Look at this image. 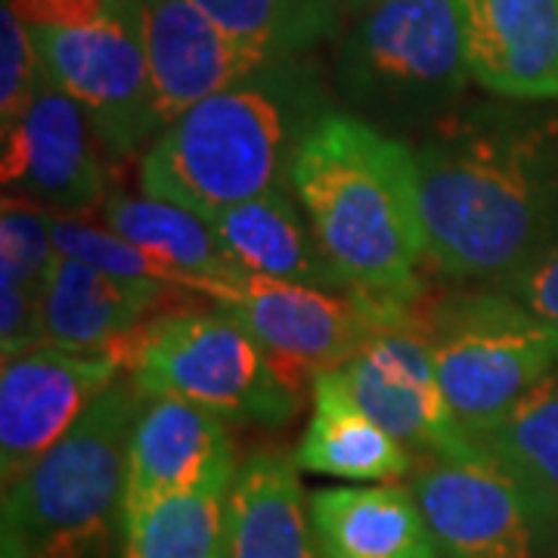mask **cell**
I'll list each match as a JSON object with an SVG mask.
<instances>
[{
    "instance_id": "cell-28",
    "label": "cell",
    "mask_w": 558,
    "mask_h": 558,
    "mask_svg": "<svg viewBox=\"0 0 558 558\" xmlns=\"http://www.w3.org/2000/svg\"><path fill=\"white\" fill-rule=\"evenodd\" d=\"M44 65L32 28L20 20V13L3 0L0 16V128L3 134L16 128L38 94Z\"/></svg>"
},
{
    "instance_id": "cell-5",
    "label": "cell",
    "mask_w": 558,
    "mask_h": 558,
    "mask_svg": "<svg viewBox=\"0 0 558 558\" xmlns=\"http://www.w3.org/2000/svg\"><path fill=\"white\" fill-rule=\"evenodd\" d=\"M140 407L137 381L121 376L16 484L3 487L0 521L32 553L69 539L116 537Z\"/></svg>"
},
{
    "instance_id": "cell-33",
    "label": "cell",
    "mask_w": 558,
    "mask_h": 558,
    "mask_svg": "<svg viewBox=\"0 0 558 558\" xmlns=\"http://www.w3.org/2000/svg\"><path fill=\"white\" fill-rule=\"evenodd\" d=\"M360 3H366V0H351V10H354V7H360Z\"/></svg>"
},
{
    "instance_id": "cell-8",
    "label": "cell",
    "mask_w": 558,
    "mask_h": 558,
    "mask_svg": "<svg viewBox=\"0 0 558 558\" xmlns=\"http://www.w3.org/2000/svg\"><path fill=\"white\" fill-rule=\"evenodd\" d=\"M211 304L258 341L295 391L344 369L385 319L413 301H385L299 282L242 277L215 292Z\"/></svg>"
},
{
    "instance_id": "cell-14",
    "label": "cell",
    "mask_w": 558,
    "mask_h": 558,
    "mask_svg": "<svg viewBox=\"0 0 558 558\" xmlns=\"http://www.w3.org/2000/svg\"><path fill=\"white\" fill-rule=\"evenodd\" d=\"M100 153L90 116L44 72L28 112L3 134V186L53 215L78 218L109 196Z\"/></svg>"
},
{
    "instance_id": "cell-1",
    "label": "cell",
    "mask_w": 558,
    "mask_h": 558,
    "mask_svg": "<svg viewBox=\"0 0 558 558\" xmlns=\"http://www.w3.org/2000/svg\"><path fill=\"white\" fill-rule=\"evenodd\" d=\"M413 156L428 260L499 286L558 218V109L521 100L453 109L418 131Z\"/></svg>"
},
{
    "instance_id": "cell-10",
    "label": "cell",
    "mask_w": 558,
    "mask_h": 558,
    "mask_svg": "<svg viewBox=\"0 0 558 558\" xmlns=\"http://www.w3.org/2000/svg\"><path fill=\"white\" fill-rule=\"evenodd\" d=\"M351 395L385 432L425 457H475L440 388L418 301L403 304L341 369Z\"/></svg>"
},
{
    "instance_id": "cell-31",
    "label": "cell",
    "mask_w": 558,
    "mask_h": 558,
    "mask_svg": "<svg viewBox=\"0 0 558 558\" xmlns=\"http://www.w3.org/2000/svg\"><path fill=\"white\" fill-rule=\"evenodd\" d=\"M25 25H87L134 10L140 0H7Z\"/></svg>"
},
{
    "instance_id": "cell-30",
    "label": "cell",
    "mask_w": 558,
    "mask_h": 558,
    "mask_svg": "<svg viewBox=\"0 0 558 558\" xmlns=\"http://www.w3.org/2000/svg\"><path fill=\"white\" fill-rule=\"evenodd\" d=\"M47 344L44 329V295L0 286V348L3 360L20 357Z\"/></svg>"
},
{
    "instance_id": "cell-24",
    "label": "cell",
    "mask_w": 558,
    "mask_h": 558,
    "mask_svg": "<svg viewBox=\"0 0 558 558\" xmlns=\"http://www.w3.org/2000/svg\"><path fill=\"white\" fill-rule=\"evenodd\" d=\"M242 44L270 60H301L323 40L336 38L351 0H193Z\"/></svg>"
},
{
    "instance_id": "cell-21",
    "label": "cell",
    "mask_w": 558,
    "mask_h": 558,
    "mask_svg": "<svg viewBox=\"0 0 558 558\" xmlns=\"http://www.w3.org/2000/svg\"><path fill=\"white\" fill-rule=\"evenodd\" d=\"M323 558H440L410 487L354 484L311 494Z\"/></svg>"
},
{
    "instance_id": "cell-23",
    "label": "cell",
    "mask_w": 558,
    "mask_h": 558,
    "mask_svg": "<svg viewBox=\"0 0 558 558\" xmlns=\"http://www.w3.org/2000/svg\"><path fill=\"white\" fill-rule=\"evenodd\" d=\"M469 440L519 484L546 537L558 539V369Z\"/></svg>"
},
{
    "instance_id": "cell-17",
    "label": "cell",
    "mask_w": 558,
    "mask_h": 558,
    "mask_svg": "<svg viewBox=\"0 0 558 558\" xmlns=\"http://www.w3.org/2000/svg\"><path fill=\"white\" fill-rule=\"evenodd\" d=\"M165 295V289L137 286L60 255L44 289L47 344L78 354L121 351L131 363L146 314L156 311Z\"/></svg>"
},
{
    "instance_id": "cell-22",
    "label": "cell",
    "mask_w": 558,
    "mask_h": 558,
    "mask_svg": "<svg viewBox=\"0 0 558 558\" xmlns=\"http://www.w3.org/2000/svg\"><path fill=\"white\" fill-rule=\"evenodd\" d=\"M100 208L102 223L109 230L134 242L146 255L168 264L183 277L190 292H199L211 301L220 286L245 277L220 248L211 223L183 205L146 193L131 196L124 190H109Z\"/></svg>"
},
{
    "instance_id": "cell-16",
    "label": "cell",
    "mask_w": 558,
    "mask_h": 558,
    "mask_svg": "<svg viewBox=\"0 0 558 558\" xmlns=\"http://www.w3.org/2000/svg\"><path fill=\"white\" fill-rule=\"evenodd\" d=\"M472 81L494 97L558 102V0H457Z\"/></svg>"
},
{
    "instance_id": "cell-15",
    "label": "cell",
    "mask_w": 558,
    "mask_h": 558,
    "mask_svg": "<svg viewBox=\"0 0 558 558\" xmlns=\"http://www.w3.org/2000/svg\"><path fill=\"white\" fill-rule=\"evenodd\" d=\"M140 35L161 128L277 62L227 35L193 0H140Z\"/></svg>"
},
{
    "instance_id": "cell-4",
    "label": "cell",
    "mask_w": 558,
    "mask_h": 558,
    "mask_svg": "<svg viewBox=\"0 0 558 558\" xmlns=\"http://www.w3.org/2000/svg\"><path fill=\"white\" fill-rule=\"evenodd\" d=\"M472 81L457 0H366L341 35L336 84L357 119L422 131ZM391 134V131H388Z\"/></svg>"
},
{
    "instance_id": "cell-13",
    "label": "cell",
    "mask_w": 558,
    "mask_h": 558,
    "mask_svg": "<svg viewBox=\"0 0 558 558\" xmlns=\"http://www.w3.org/2000/svg\"><path fill=\"white\" fill-rule=\"evenodd\" d=\"M236 453L227 422L186 400L143 398L121 497V539L159 502L208 487H230L236 478Z\"/></svg>"
},
{
    "instance_id": "cell-20",
    "label": "cell",
    "mask_w": 558,
    "mask_h": 558,
    "mask_svg": "<svg viewBox=\"0 0 558 558\" xmlns=\"http://www.w3.org/2000/svg\"><path fill=\"white\" fill-rule=\"evenodd\" d=\"M311 398V422L292 453L301 472L354 484H391L413 472V450L360 407L341 369L317 376Z\"/></svg>"
},
{
    "instance_id": "cell-32",
    "label": "cell",
    "mask_w": 558,
    "mask_h": 558,
    "mask_svg": "<svg viewBox=\"0 0 558 558\" xmlns=\"http://www.w3.org/2000/svg\"><path fill=\"white\" fill-rule=\"evenodd\" d=\"M0 558H35L32 549L25 546V539L3 521H0Z\"/></svg>"
},
{
    "instance_id": "cell-6",
    "label": "cell",
    "mask_w": 558,
    "mask_h": 558,
    "mask_svg": "<svg viewBox=\"0 0 558 558\" xmlns=\"http://www.w3.org/2000/svg\"><path fill=\"white\" fill-rule=\"evenodd\" d=\"M440 388L459 428L475 435L558 369V329L502 289L453 292L422 307Z\"/></svg>"
},
{
    "instance_id": "cell-18",
    "label": "cell",
    "mask_w": 558,
    "mask_h": 558,
    "mask_svg": "<svg viewBox=\"0 0 558 558\" xmlns=\"http://www.w3.org/2000/svg\"><path fill=\"white\" fill-rule=\"evenodd\" d=\"M205 220L211 223L227 258L245 277L348 292L339 270L323 252L311 220L301 211L292 186L230 205Z\"/></svg>"
},
{
    "instance_id": "cell-2",
    "label": "cell",
    "mask_w": 558,
    "mask_h": 558,
    "mask_svg": "<svg viewBox=\"0 0 558 558\" xmlns=\"http://www.w3.org/2000/svg\"><path fill=\"white\" fill-rule=\"evenodd\" d=\"M289 186L348 292L418 301L428 230L407 140L332 109L301 143Z\"/></svg>"
},
{
    "instance_id": "cell-25",
    "label": "cell",
    "mask_w": 558,
    "mask_h": 558,
    "mask_svg": "<svg viewBox=\"0 0 558 558\" xmlns=\"http://www.w3.org/2000/svg\"><path fill=\"white\" fill-rule=\"evenodd\" d=\"M230 487H208L159 502L121 539V558H227Z\"/></svg>"
},
{
    "instance_id": "cell-19",
    "label": "cell",
    "mask_w": 558,
    "mask_h": 558,
    "mask_svg": "<svg viewBox=\"0 0 558 558\" xmlns=\"http://www.w3.org/2000/svg\"><path fill=\"white\" fill-rule=\"evenodd\" d=\"M227 558H323L295 457L255 450L227 497Z\"/></svg>"
},
{
    "instance_id": "cell-9",
    "label": "cell",
    "mask_w": 558,
    "mask_h": 558,
    "mask_svg": "<svg viewBox=\"0 0 558 558\" xmlns=\"http://www.w3.org/2000/svg\"><path fill=\"white\" fill-rule=\"evenodd\" d=\"M47 78L94 121L109 159L134 156L161 131L140 35V3L87 25H28Z\"/></svg>"
},
{
    "instance_id": "cell-3",
    "label": "cell",
    "mask_w": 558,
    "mask_h": 558,
    "mask_svg": "<svg viewBox=\"0 0 558 558\" xmlns=\"http://www.w3.org/2000/svg\"><path fill=\"white\" fill-rule=\"evenodd\" d=\"M329 94L304 60H277L168 121L140 159V193L211 218L289 186Z\"/></svg>"
},
{
    "instance_id": "cell-7",
    "label": "cell",
    "mask_w": 558,
    "mask_h": 558,
    "mask_svg": "<svg viewBox=\"0 0 558 558\" xmlns=\"http://www.w3.org/2000/svg\"><path fill=\"white\" fill-rule=\"evenodd\" d=\"M128 373L143 398L186 400L236 425L277 428L301 410V391L279 376L245 326L218 307L149 319Z\"/></svg>"
},
{
    "instance_id": "cell-12",
    "label": "cell",
    "mask_w": 558,
    "mask_h": 558,
    "mask_svg": "<svg viewBox=\"0 0 558 558\" xmlns=\"http://www.w3.org/2000/svg\"><path fill=\"white\" fill-rule=\"evenodd\" d=\"M131 369L121 351L78 354L40 344L3 360L0 373V481L3 487L38 462L102 391Z\"/></svg>"
},
{
    "instance_id": "cell-29",
    "label": "cell",
    "mask_w": 558,
    "mask_h": 558,
    "mask_svg": "<svg viewBox=\"0 0 558 558\" xmlns=\"http://www.w3.org/2000/svg\"><path fill=\"white\" fill-rule=\"evenodd\" d=\"M494 289H502L506 295L521 301L531 314L558 329V218L537 252Z\"/></svg>"
},
{
    "instance_id": "cell-26",
    "label": "cell",
    "mask_w": 558,
    "mask_h": 558,
    "mask_svg": "<svg viewBox=\"0 0 558 558\" xmlns=\"http://www.w3.org/2000/svg\"><path fill=\"white\" fill-rule=\"evenodd\" d=\"M57 258L53 211L7 193L0 211V286L44 295Z\"/></svg>"
},
{
    "instance_id": "cell-11",
    "label": "cell",
    "mask_w": 558,
    "mask_h": 558,
    "mask_svg": "<svg viewBox=\"0 0 558 558\" xmlns=\"http://www.w3.org/2000/svg\"><path fill=\"white\" fill-rule=\"evenodd\" d=\"M410 490L440 558H537L546 527L515 481L484 453L425 457Z\"/></svg>"
},
{
    "instance_id": "cell-27",
    "label": "cell",
    "mask_w": 558,
    "mask_h": 558,
    "mask_svg": "<svg viewBox=\"0 0 558 558\" xmlns=\"http://www.w3.org/2000/svg\"><path fill=\"white\" fill-rule=\"evenodd\" d=\"M53 242L60 255L78 258L90 267H100L112 277L153 286L165 292H190L180 274H174L168 264H161L153 255H146L134 242H128L109 227H94L75 215H53Z\"/></svg>"
}]
</instances>
